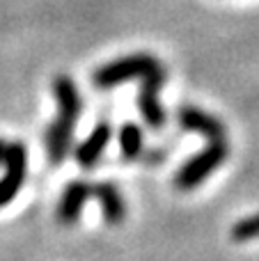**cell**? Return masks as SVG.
Segmentation results:
<instances>
[{
    "label": "cell",
    "instance_id": "obj_1",
    "mask_svg": "<svg viewBox=\"0 0 259 261\" xmlns=\"http://www.w3.org/2000/svg\"><path fill=\"white\" fill-rule=\"evenodd\" d=\"M53 96L58 103V115L50 122V126L46 128L44 144L48 161L53 165H60L71 151L73 130H76L83 113V96L73 78L64 76V73L53 78Z\"/></svg>",
    "mask_w": 259,
    "mask_h": 261
},
{
    "label": "cell",
    "instance_id": "obj_2",
    "mask_svg": "<svg viewBox=\"0 0 259 261\" xmlns=\"http://www.w3.org/2000/svg\"><path fill=\"white\" fill-rule=\"evenodd\" d=\"M229 156V144L227 140H218V142H209L202 151L193 153L186 163L177 170L174 174V188L188 193L195 190L197 186H202L218 167L225 165Z\"/></svg>",
    "mask_w": 259,
    "mask_h": 261
},
{
    "label": "cell",
    "instance_id": "obj_3",
    "mask_svg": "<svg viewBox=\"0 0 259 261\" xmlns=\"http://www.w3.org/2000/svg\"><path fill=\"white\" fill-rule=\"evenodd\" d=\"M156 64H161V60L154 58L151 53H128L94 69L92 83L96 90H113V87H119L128 81H136V78L140 81Z\"/></svg>",
    "mask_w": 259,
    "mask_h": 261
},
{
    "label": "cell",
    "instance_id": "obj_4",
    "mask_svg": "<svg viewBox=\"0 0 259 261\" xmlns=\"http://www.w3.org/2000/svg\"><path fill=\"white\" fill-rule=\"evenodd\" d=\"M168 83V69L163 64H156L149 73L140 78V90H138V110L149 128L159 130L168 124V113L163 103L159 101L161 87Z\"/></svg>",
    "mask_w": 259,
    "mask_h": 261
},
{
    "label": "cell",
    "instance_id": "obj_5",
    "mask_svg": "<svg viewBox=\"0 0 259 261\" xmlns=\"http://www.w3.org/2000/svg\"><path fill=\"white\" fill-rule=\"evenodd\" d=\"M5 174L0 176V208L12 204L28 179V149L23 142H9L5 153Z\"/></svg>",
    "mask_w": 259,
    "mask_h": 261
},
{
    "label": "cell",
    "instance_id": "obj_6",
    "mask_svg": "<svg viewBox=\"0 0 259 261\" xmlns=\"http://www.w3.org/2000/svg\"><path fill=\"white\" fill-rule=\"evenodd\" d=\"M177 124L184 130H191V133L206 138L209 142H218V140L227 138V128H225L223 119L214 117L206 110L191 106V103H184L177 108Z\"/></svg>",
    "mask_w": 259,
    "mask_h": 261
},
{
    "label": "cell",
    "instance_id": "obj_7",
    "mask_svg": "<svg viewBox=\"0 0 259 261\" xmlns=\"http://www.w3.org/2000/svg\"><path fill=\"white\" fill-rule=\"evenodd\" d=\"M90 199V184L83 179H73L64 186L62 195H60L58 202V220L62 225H73V222L81 220L85 202Z\"/></svg>",
    "mask_w": 259,
    "mask_h": 261
},
{
    "label": "cell",
    "instance_id": "obj_8",
    "mask_svg": "<svg viewBox=\"0 0 259 261\" xmlns=\"http://www.w3.org/2000/svg\"><path fill=\"white\" fill-rule=\"evenodd\" d=\"M110 138H113V126H110L108 122H99L94 128L90 130V135L76 147V151H73L76 163L81 167H85V170L94 167L96 163L101 161L103 151L108 149Z\"/></svg>",
    "mask_w": 259,
    "mask_h": 261
},
{
    "label": "cell",
    "instance_id": "obj_9",
    "mask_svg": "<svg viewBox=\"0 0 259 261\" xmlns=\"http://www.w3.org/2000/svg\"><path fill=\"white\" fill-rule=\"evenodd\" d=\"M90 197H94L96 202H99L106 222H110V225H119V222L126 218V202H124L117 184H113V181H99V184H92L90 186Z\"/></svg>",
    "mask_w": 259,
    "mask_h": 261
},
{
    "label": "cell",
    "instance_id": "obj_10",
    "mask_svg": "<svg viewBox=\"0 0 259 261\" xmlns=\"http://www.w3.org/2000/svg\"><path fill=\"white\" fill-rule=\"evenodd\" d=\"M119 151H122V158L124 161H138L145 151V133L138 124L128 122L119 128Z\"/></svg>",
    "mask_w": 259,
    "mask_h": 261
},
{
    "label": "cell",
    "instance_id": "obj_11",
    "mask_svg": "<svg viewBox=\"0 0 259 261\" xmlns=\"http://www.w3.org/2000/svg\"><path fill=\"white\" fill-rule=\"evenodd\" d=\"M232 239L237 243H248V241L259 239V213H252V216L239 220L232 227Z\"/></svg>",
    "mask_w": 259,
    "mask_h": 261
},
{
    "label": "cell",
    "instance_id": "obj_12",
    "mask_svg": "<svg viewBox=\"0 0 259 261\" xmlns=\"http://www.w3.org/2000/svg\"><path fill=\"white\" fill-rule=\"evenodd\" d=\"M7 140H5V138H0V165H3V163H5V153H7Z\"/></svg>",
    "mask_w": 259,
    "mask_h": 261
}]
</instances>
